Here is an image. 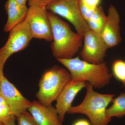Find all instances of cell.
<instances>
[{"instance_id": "8", "label": "cell", "mask_w": 125, "mask_h": 125, "mask_svg": "<svg viewBox=\"0 0 125 125\" xmlns=\"http://www.w3.org/2000/svg\"><path fill=\"white\" fill-rule=\"evenodd\" d=\"M83 38V42L80 54L82 60L94 64L104 62L108 48L101 36L90 29L85 32Z\"/></svg>"}, {"instance_id": "4", "label": "cell", "mask_w": 125, "mask_h": 125, "mask_svg": "<svg viewBox=\"0 0 125 125\" xmlns=\"http://www.w3.org/2000/svg\"><path fill=\"white\" fill-rule=\"evenodd\" d=\"M72 80L69 72L55 65L42 75L39 82V90L36 94L38 102L50 106L56 100L65 85Z\"/></svg>"}, {"instance_id": "17", "label": "cell", "mask_w": 125, "mask_h": 125, "mask_svg": "<svg viewBox=\"0 0 125 125\" xmlns=\"http://www.w3.org/2000/svg\"><path fill=\"white\" fill-rule=\"evenodd\" d=\"M17 125H39L29 112L26 111L16 117Z\"/></svg>"}, {"instance_id": "22", "label": "cell", "mask_w": 125, "mask_h": 125, "mask_svg": "<svg viewBox=\"0 0 125 125\" xmlns=\"http://www.w3.org/2000/svg\"><path fill=\"white\" fill-rule=\"evenodd\" d=\"M16 120V117L14 116H13L11 119L9 121L6 123L4 125H16L15 123V120Z\"/></svg>"}, {"instance_id": "11", "label": "cell", "mask_w": 125, "mask_h": 125, "mask_svg": "<svg viewBox=\"0 0 125 125\" xmlns=\"http://www.w3.org/2000/svg\"><path fill=\"white\" fill-rule=\"evenodd\" d=\"M86 82L71 80L65 85L57 99L55 108L61 121L63 123L65 116L72 106L75 98L83 88Z\"/></svg>"}, {"instance_id": "20", "label": "cell", "mask_w": 125, "mask_h": 125, "mask_svg": "<svg viewBox=\"0 0 125 125\" xmlns=\"http://www.w3.org/2000/svg\"><path fill=\"white\" fill-rule=\"evenodd\" d=\"M57 0H28L29 5H34L37 6L46 7L51 3Z\"/></svg>"}, {"instance_id": "13", "label": "cell", "mask_w": 125, "mask_h": 125, "mask_svg": "<svg viewBox=\"0 0 125 125\" xmlns=\"http://www.w3.org/2000/svg\"><path fill=\"white\" fill-rule=\"evenodd\" d=\"M7 14V20L4 31L10 32L16 25L22 22L28 13V8L27 6L19 4L14 0H7L5 5Z\"/></svg>"}, {"instance_id": "10", "label": "cell", "mask_w": 125, "mask_h": 125, "mask_svg": "<svg viewBox=\"0 0 125 125\" xmlns=\"http://www.w3.org/2000/svg\"><path fill=\"white\" fill-rule=\"evenodd\" d=\"M120 22L118 10L111 5L108 7L106 21L101 34V37L108 49L117 46L122 40Z\"/></svg>"}, {"instance_id": "19", "label": "cell", "mask_w": 125, "mask_h": 125, "mask_svg": "<svg viewBox=\"0 0 125 125\" xmlns=\"http://www.w3.org/2000/svg\"><path fill=\"white\" fill-rule=\"evenodd\" d=\"M101 0H80V4L90 10H94L99 7Z\"/></svg>"}, {"instance_id": "1", "label": "cell", "mask_w": 125, "mask_h": 125, "mask_svg": "<svg viewBox=\"0 0 125 125\" xmlns=\"http://www.w3.org/2000/svg\"><path fill=\"white\" fill-rule=\"evenodd\" d=\"M52 30L53 40L51 44L52 53L56 59H70L83 47V38L74 32L71 27L58 16L48 11Z\"/></svg>"}, {"instance_id": "24", "label": "cell", "mask_w": 125, "mask_h": 125, "mask_svg": "<svg viewBox=\"0 0 125 125\" xmlns=\"http://www.w3.org/2000/svg\"><path fill=\"white\" fill-rule=\"evenodd\" d=\"M3 69H2L0 65V83H1L2 78L4 76V74L3 72Z\"/></svg>"}, {"instance_id": "16", "label": "cell", "mask_w": 125, "mask_h": 125, "mask_svg": "<svg viewBox=\"0 0 125 125\" xmlns=\"http://www.w3.org/2000/svg\"><path fill=\"white\" fill-rule=\"evenodd\" d=\"M112 74L125 87V61L117 60L112 66Z\"/></svg>"}, {"instance_id": "25", "label": "cell", "mask_w": 125, "mask_h": 125, "mask_svg": "<svg viewBox=\"0 0 125 125\" xmlns=\"http://www.w3.org/2000/svg\"><path fill=\"white\" fill-rule=\"evenodd\" d=\"M0 125H4V124H2V123H0Z\"/></svg>"}, {"instance_id": "12", "label": "cell", "mask_w": 125, "mask_h": 125, "mask_svg": "<svg viewBox=\"0 0 125 125\" xmlns=\"http://www.w3.org/2000/svg\"><path fill=\"white\" fill-rule=\"evenodd\" d=\"M28 110L39 125H63L55 107L52 105L44 106L34 101Z\"/></svg>"}, {"instance_id": "18", "label": "cell", "mask_w": 125, "mask_h": 125, "mask_svg": "<svg viewBox=\"0 0 125 125\" xmlns=\"http://www.w3.org/2000/svg\"><path fill=\"white\" fill-rule=\"evenodd\" d=\"M14 116L6 103L0 104V123L4 125Z\"/></svg>"}, {"instance_id": "6", "label": "cell", "mask_w": 125, "mask_h": 125, "mask_svg": "<svg viewBox=\"0 0 125 125\" xmlns=\"http://www.w3.org/2000/svg\"><path fill=\"white\" fill-rule=\"evenodd\" d=\"M10 32L7 42L0 48V65L2 69L10 56L25 49L33 38L29 25L25 20Z\"/></svg>"}, {"instance_id": "15", "label": "cell", "mask_w": 125, "mask_h": 125, "mask_svg": "<svg viewBox=\"0 0 125 125\" xmlns=\"http://www.w3.org/2000/svg\"><path fill=\"white\" fill-rule=\"evenodd\" d=\"M111 106L107 108L106 115L108 118L112 119L116 117H121L125 115V93H121L119 96L114 98Z\"/></svg>"}, {"instance_id": "7", "label": "cell", "mask_w": 125, "mask_h": 125, "mask_svg": "<svg viewBox=\"0 0 125 125\" xmlns=\"http://www.w3.org/2000/svg\"><path fill=\"white\" fill-rule=\"evenodd\" d=\"M47 10L46 7L29 6L25 20L29 25L33 38L51 42L53 36Z\"/></svg>"}, {"instance_id": "14", "label": "cell", "mask_w": 125, "mask_h": 125, "mask_svg": "<svg viewBox=\"0 0 125 125\" xmlns=\"http://www.w3.org/2000/svg\"><path fill=\"white\" fill-rule=\"evenodd\" d=\"M107 19L103 9L102 6L97 7L93 13L87 21L90 29L101 36Z\"/></svg>"}, {"instance_id": "23", "label": "cell", "mask_w": 125, "mask_h": 125, "mask_svg": "<svg viewBox=\"0 0 125 125\" xmlns=\"http://www.w3.org/2000/svg\"><path fill=\"white\" fill-rule=\"evenodd\" d=\"M14 0L19 4L26 5V3L27 1H28V0Z\"/></svg>"}, {"instance_id": "5", "label": "cell", "mask_w": 125, "mask_h": 125, "mask_svg": "<svg viewBox=\"0 0 125 125\" xmlns=\"http://www.w3.org/2000/svg\"><path fill=\"white\" fill-rule=\"evenodd\" d=\"M46 8L50 12L68 20L83 37L85 32L90 29L81 13L80 0H57Z\"/></svg>"}, {"instance_id": "3", "label": "cell", "mask_w": 125, "mask_h": 125, "mask_svg": "<svg viewBox=\"0 0 125 125\" xmlns=\"http://www.w3.org/2000/svg\"><path fill=\"white\" fill-rule=\"evenodd\" d=\"M86 94L79 105L72 107L67 114H83L87 116L92 125H108L112 119L108 118L106 111L115 95L97 93L94 87L86 82Z\"/></svg>"}, {"instance_id": "21", "label": "cell", "mask_w": 125, "mask_h": 125, "mask_svg": "<svg viewBox=\"0 0 125 125\" xmlns=\"http://www.w3.org/2000/svg\"><path fill=\"white\" fill-rule=\"evenodd\" d=\"M72 125H92L90 121L84 119H78L75 121Z\"/></svg>"}, {"instance_id": "2", "label": "cell", "mask_w": 125, "mask_h": 125, "mask_svg": "<svg viewBox=\"0 0 125 125\" xmlns=\"http://www.w3.org/2000/svg\"><path fill=\"white\" fill-rule=\"evenodd\" d=\"M56 59L69 72L72 80L88 82L95 88L105 87L112 77L105 62L100 64H93L81 60L79 56Z\"/></svg>"}, {"instance_id": "9", "label": "cell", "mask_w": 125, "mask_h": 125, "mask_svg": "<svg viewBox=\"0 0 125 125\" xmlns=\"http://www.w3.org/2000/svg\"><path fill=\"white\" fill-rule=\"evenodd\" d=\"M0 94L15 117L27 111L32 104L4 76L0 83Z\"/></svg>"}]
</instances>
